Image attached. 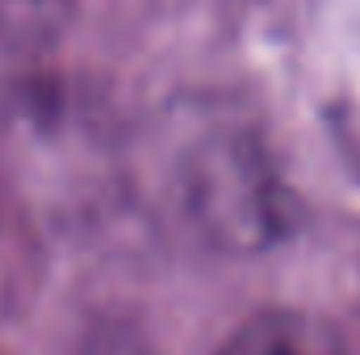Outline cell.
I'll list each match as a JSON object with an SVG mask.
<instances>
[{"label": "cell", "instance_id": "1", "mask_svg": "<svg viewBox=\"0 0 360 355\" xmlns=\"http://www.w3.org/2000/svg\"><path fill=\"white\" fill-rule=\"evenodd\" d=\"M214 355H348L340 330L310 309H260L243 318Z\"/></svg>", "mask_w": 360, "mask_h": 355}, {"label": "cell", "instance_id": "2", "mask_svg": "<svg viewBox=\"0 0 360 355\" xmlns=\"http://www.w3.org/2000/svg\"><path fill=\"white\" fill-rule=\"evenodd\" d=\"M80 355H151L130 330H122V326H109V330H101V335H92L89 343H84V351Z\"/></svg>", "mask_w": 360, "mask_h": 355}]
</instances>
